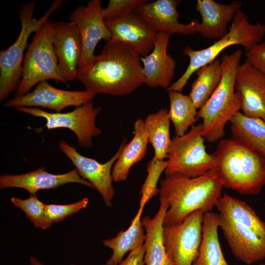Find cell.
Listing matches in <instances>:
<instances>
[{
	"label": "cell",
	"mask_w": 265,
	"mask_h": 265,
	"mask_svg": "<svg viewBox=\"0 0 265 265\" xmlns=\"http://www.w3.org/2000/svg\"><path fill=\"white\" fill-rule=\"evenodd\" d=\"M193 82L189 97L197 109L208 101L219 85L222 76L221 60L216 58L199 68Z\"/></svg>",
	"instance_id": "cell-29"
},
{
	"label": "cell",
	"mask_w": 265,
	"mask_h": 265,
	"mask_svg": "<svg viewBox=\"0 0 265 265\" xmlns=\"http://www.w3.org/2000/svg\"><path fill=\"white\" fill-rule=\"evenodd\" d=\"M170 34L157 33L152 51L141 57L144 84L151 88L160 87L167 89L174 78L176 66L172 56L167 53Z\"/></svg>",
	"instance_id": "cell-20"
},
{
	"label": "cell",
	"mask_w": 265,
	"mask_h": 265,
	"mask_svg": "<svg viewBox=\"0 0 265 265\" xmlns=\"http://www.w3.org/2000/svg\"><path fill=\"white\" fill-rule=\"evenodd\" d=\"M170 102L168 115L173 123L176 136L187 132L197 118V108L189 97L174 90L167 91Z\"/></svg>",
	"instance_id": "cell-30"
},
{
	"label": "cell",
	"mask_w": 265,
	"mask_h": 265,
	"mask_svg": "<svg viewBox=\"0 0 265 265\" xmlns=\"http://www.w3.org/2000/svg\"><path fill=\"white\" fill-rule=\"evenodd\" d=\"M202 132V124L194 125L183 135H176L172 139L165 175L194 178L214 168V158L206 150Z\"/></svg>",
	"instance_id": "cell-8"
},
{
	"label": "cell",
	"mask_w": 265,
	"mask_h": 265,
	"mask_svg": "<svg viewBox=\"0 0 265 265\" xmlns=\"http://www.w3.org/2000/svg\"><path fill=\"white\" fill-rule=\"evenodd\" d=\"M169 204L159 201V210L153 217L141 218L145 231V265H173L166 251L162 238L163 219Z\"/></svg>",
	"instance_id": "cell-22"
},
{
	"label": "cell",
	"mask_w": 265,
	"mask_h": 265,
	"mask_svg": "<svg viewBox=\"0 0 265 265\" xmlns=\"http://www.w3.org/2000/svg\"><path fill=\"white\" fill-rule=\"evenodd\" d=\"M265 35V25L257 22L251 24L240 9L235 16L228 32L209 47L199 50L189 46L185 47L183 54L189 58V63L183 74L166 89L182 92L192 75L201 67L217 58L227 48L233 45L242 46L246 52L263 41Z\"/></svg>",
	"instance_id": "cell-5"
},
{
	"label": "cell",
	"mask_w": 265,
	"mask_h": 265,
	"mask_svg": "<svg viewBox=\"0 0 265 265\" xmlns=\"http://www.w3.org/2000/svg\"><path fill=\"white\" fill-rule=\"evenodd\" d=\"M147 0H110L106 7L103 9L102 15L105 21L125 16L133 11L136 7Z\"/></svg>",
	"instance_id": "cell-34"
},
{
	"label": "cell",
	"mask_w": 265,
	"mask_h": 265,
	"mask_svg": "<svg viewBox=\"0 0 265 265\" xmlns=\"http://www.w3.org/2000/svg\"><path fill=\"white\" fill-rule=\"evenodd\" d=\"M76 79L94 95L130 94L144 83L141 56L129 46L110 39L101 53L78 68Z\"/></svg>",
	"instance_id": "cell-1"
},
{
	"label": "cell",
	"mask_w": 265,
	"mask_h": 265,
	"mask_svg": "<svg viewBox=\"0 0 265 265\" xmlns=\"http://www.w3.org/2000/svg\"><path fill=\"white\" fill-rule=\"evenodd\" d=\"M101 0H91L85 6L79 5L71 14L70 22L76 26L81 40L82 51L78 68L89 63L94 57V51L102 39L112 37L103 15Z\"/></svg>",
	"instance_id": "cell-12"
},
{
	"label": "cell",
	"mask_w": 265,
	"mask_h": 265,
	"mask_svg": "<svg viewBox=\"0 0 265 265\" xmlns=\"http://www.w3.org/2000/svg\"><path fill=\"white\" fill-rule=\"evenodd\" d=\"M246 59L265 76V40L246 52Z\"/></svg>",
	"instance_id": "cell-35"
},
{
	"label": "cell",
	"mask_w": 265,
	"mask_h": 265,
	"mask_svg": "<svg viewBox=\"0 0 265 265\" xmlns=\"http://www.w3.org/2000/svg\"><path fill=\"white\" fill-rule=\"evenodd\" d=\"M230 122L232 138L265 158V122L259 118L246 116L239 111Z\"/></svg>",
	"instance_id": "cell-26"
},
{
	"label": "cell",
	"mask_w": 265,
	"mask_h": 265,
	"mask_svg": "<svg viewBox=\"0 0 265 265\" xmlns=\"http://www.w3.org/2000/svg\"><path fill=\"white\" fill-rule=\"evenodd\" d=\"M21 112L34 117L44 118L48 130L67 128L73 131L77 138L78 145L89 148L92 146V137L99 136L101 130L95 124L101 108L95 106L93 100L66 113H51L36 107H21L16 108Z\"/></svg>",
	"instance_id": "cell-9"
},
{
	"label": "cell",
	"mask_w": 265,
	"mask_h": 265,
	"mask_svg": "<svg viewBox=\"0 0 265 265\" xmlns=\"http://www.w3.org/2000/svg\"><path fill=\"white\" fill-rule=\"evenodd\" d=\"M242 51L237 49L224 54L221 60L220 82L211 97L197 112L203 120V135L207 141L221 140L225 135V127L240 109L241 99L235 89L236 77L240 65Z\"/></svg>",
	"instance_id": "cell-4"
},
{
	"label": "cell",
	"mask_w": 265,
	"mask_h": 265,
	"mask_svg": "<svg viewBox=\"0 0 265 265\" xmlns=\"http://www.w3.org/2000/svg\"><path fill=\"white\" fill-rule=\"evenodd\" d=\"M167 166V160H159L154 157L147 163V175L140 190L139 207L144 208L154 196L159 194L157 185L159 177Z\"/></svg>",
	"instance_id": "cell-32"
},
{
	"label": "cell",
	"mask_w": 265,
	"mask_h": 265,
	"mask_svg": "<svg viewBox=\"0 0 265 265\" xmlns=\"http://www.w3.org/2000/svg\"><path fill=\"white\" fill-rule=\"evenodd\" d=\"M215 207L219 213L248 227L265 241V222L245 202L224 193L218 199Z\"/></svg>",
	"instance_id": "cell-27"
},
{
	"label": "cell",
	"mask_w": 265,
	"mask_h": 265,
	"mask_svg": "<svg viewBox=\"0 0 265 265\" xmlns=\"http://www.w3.org/2000/svg\"></svg>",
	"instance_id": "cell-39"
},
{
	"label": "cell",
	"mask_w": 265,
	"mask_h": 265,
	"mask_svg": "<svg viewBox=\"0 0 265 265\" xmlns=\"http://www.w3.org/2000/svg\"><path fill=\"white\" fill-rule=\"evenodd\" d=\"M179 0H148L135 8L133 12L156 32H162L169 34L189 35L197 33L199 23L193 20L189 23H180V14L177 7Z\"/></svg>",
	"instance_id": "cell-14"
},
{
	"label": "cell",
	"mask_w": 265,
	"mask_h": 265,
	"mask_svg": "<svg viewBox=\"0 0 265 265\" xmlns=\"http://www.w3.org/2000/svg\"><path fill=\"white\" fill-rule=\"evenodd\" d=\"M218 227V214L212 211L204 214L202 240L192 265H229L219 242Z\"/></svg>",
	"instance_id": "cell-25"
},
{
	"label": "cell",
	"mask_w": 265,
	"mask_h": 265,
	"mask_svg": "<svg viewBox=\"0 0 265 265\" xmlns=\"http://www.w3.org/2000/svg\"><path fill=\"white\" fill-rule=\"evenodd\" d=\"M75 183L94 188L88 181L82 178L75 169L63 174H54L47 172L45 167L19 175L5 174L0 176V188H23L30 194H36L41 189L58 187L65 184Z\"/></svg>",
	"instance_id": "cell-19"
},
{
	"label": "cell",
	"mask_w": 265,
	"mask_h": 265,
	"mask_svg": "<svg viewBox=\"0 0 265 265\" xmlns=\"http://www.w3.org/2000/svg\"><path fill=\"white\" fill-rule=\"evenodd\" d=\"M148 143L144 121L137 119L134 124L133 138L129 143L125 144L112 167V175L114 182H122L127 179L131 167L145 157Z\"/></svg>",
	"instance_id": "cell-23"
},
{
	"label": "cell",
	"mask_w": 265,
	"mask_h": 265,
	"mask_svg": "<svg viewBox=\"0 0 265 265\" xmlns=\"http://www.w3.org/2000/svg\"><path fill=\"white\" fill-rule=\"evenodd\" d=\"M212 155L224 187L250 195L265 185V158L239 141L221 139Z\"/></svg>",
	"instance_id": "cell-3"
},
{
	"label": "cell",
	"mask_w": 265,
	"mask_h": 265,
	"mask_svg": "<svg viewBox=\"0 0 265 265\" xmlns=\"http://www.w3.org/2000/svg\"><path fill=\"white\" fill-rule=\"evenodd\" d=\"M126 141L124 139L113 157L104 163L81 155L75 147L63 140L58 143L59 148L70 159L79 175L94 186L101 195L105 205L109 208L112 206L115 194L112 185V167L119 158Z\"/></svg>",
	"instance_id": "cell-11"
},
{
	"label": "cell",
	"mask_w": 265,
	"mask_h": 265,
	"mask_svg": "<svg viewBox=\"0 0 265 265\" xmlns=\"http://www.w3.org/2000/svg\"><path fill=\"white\" fill-rule=\"evenodd\" d=\"M159 183V201L169 204L164 226L180 223L196 211L204 213L211 212L222 196L223 187L214 168L194 178L177 174L165 175Z\"/></svg>",
	"instance_id": "cell-2"
},
{
	"label": "cell",
	"mask_w": 265,
	"mask_h": 265,
	"mask_svg": "<svg viewBox=\"0 0 265 265\" xmlns=\"http://www.w3.org/2000/svg\"><path fill=\"white\" fill-rule=\"evenodd\" d=\"M62 3L61 0H53L46 13L38 19L33 17L34 2H26L20 9L21 28L19 36L10 47L0 51V102L18 87L22 77L24 53L30 35L37 31L51 15L61 7Z\"/></svg>",
	"instance_id": "cell-6"
},
{
	"label": "cell",
	"mask_w": 265,
	"mask_h": 265,
	"mask_svg": "<svg viewBox=\"0 0 265 265\" xmlns=\"http://www.w3.org/2000/svg\"><path fill=\"white\" fill-rule=\"evenodd\" d=\"M95 95L87 90L70 91L59 89L51 85L47 80L39 83L31 92L14 97L5 103L7 107H41L56 112L65 108L80 106L93 100Z\"/></svg>",
	"instance_id": "cell-13"
},
{
	"label": "cell",
	"mask_w": 265,
	"mask_h": 265,
	"mask_svg": "<svg viewBox=\"0 0 265 265\" xmlns=\"http://www.w3.org/2000/svg\"><path fill=\"white\" fill-rule=\"evenodd\" d=\"M52 40L61 74L66 82L76 79L82 51L79 30L71 22L53 23Z\"/></svg>",
	"instance_id": "cell-16"
},
{
	"label": "cell",
	"mask_w": 265,
	"mask_h": 265,
	"mask_svg": "<svg viewBox=\"0 0 265 265\" xmlns=\"http://www.w3.org/2000/svg\"><path fill=\"white\" fill-rule=\"evenodd\" d=\"M29 265H44L43 264L41 263L39 260L34 256L29 257ZM70 265H78L76 264H71Z\"/></svg>",
	"instance_id": "cell-37"
},
{
	"label": "cell",
	"mask_w": 265,
	"mask_h": 265,
	"mask_svg": "<svg viewBox=\"0 0 265 265\" xmlns=\"http://www.w3.org/2000/svg\"><path fill=\"white\" fill-rule=\"evenodd\" d=\"M52 30L53 22L49 19L34 33L25 55L22 77L14 97L27 94L33 86L48 80L67 83L58 66Z\"/></svg>",
	"instance_id": "cell-7"
},
{
	"label": "cell",
	"mask_w": 265,
	"mask_h": 265,
	"mask_svg": "<svg viewBox=\"0 0 265 265\" xmlns=\"http://www.w3.org/2000/svg\"><path fill=\"white\" fill-rule=\"evenodd\" d=\"M204 214L196 211L180 223L163 225V243L173 265H192L197 258L202 238Z\"/></svg>",
	"instance_id": "cell-10"
},
{
	"label": "cell",
	"mask_w": 265,
	"mask_h": 265,
	"mask_svg": "<svg viewBox=\"0 0 265 265\" xmlns=\"http://www.w3.org/2000/svg\"><path fill=\"white\" fill-rule=\"evenodd\" d=\"M88 203V198L84 197L77 202L70 204H46V212L52 223L58 222L66 217L85 209Z\"/></svg>",
	"instance_id": "cell-33"
},
{
	"label": "cell",
	"mask_w": 265,
	"mask_h": 265,
	"mask_svg": "<svg viewBox=\"0 0 265 265\" xmlns=\"http://www.w3.org/2000/svg\"><path fill=\"white\" fill-rule=\"evenodd\" d=\"M259 265H265V263H261Z\"/></svg>",
	"instance_id": "cell-38"
},
{
	"label": "cell",
	"mask_w": 265,
	"mask_h": 265,
	"mask_svg": "<svg viewBox=\"0 0 265 265\" xmlns=\"http://www.w3.org/2000/svg\"><path fill=\"white\" fill-rule=\"evenodd\" d=\"M170 121L168 111L166 108L149 114L144 120L149 142L154 149V158L158 160H164L168 158L172 142Z\"/></svg>",
	"instance_id": "cell-28"
},
{
	"label": "cell",
	"mask_w": 265,
	"mask_h": 265,
	"mask_svg": "<svg viewBox=\"0 0 265 265\" xmlns=\"http://www.w3.org/2000/svg\"><path fill=\"white\" fill-rule=\"evenodd\" d=\"M10 201L24 212L35 228L46 230L51 226L52 223L46 212V204L41 201L36 194H30L28 198L25 199L13 197Z\"/></svg>",
	"instance_id": "cell-31"
},
{
	"label": "cell",
	"mask_w": 265,
	"mask_h": 265,
	"mask_svg": "<svg viewBox=\"0 0 265 265\" xmlns=\"http://www.w3.org/2000/svg\"><path fill=\"white\" fill-rule=\"evenodd\" d=\"M241 6L239 0L223 4L213 0H197L195 7L202 17L197 33L207 39H220L228 32V24Z\"/></svg>",
	"instance_id": "cell-21"
},
{
	"label": "cell",
	"mask_w": 265,
	"mask_h": 265,
	"mask_svg": "<svg viewBox=\"0 0 265 265\" xmlns=\"http://www.w3.org/2000/svg\"><path fill=\"white\" fill-rule=\"evenodd\" d=\"M143 209L139 208L127 230H121L115 237L103 241V245L112 251L109 259L103 265H117L127 252L144 243L146 234L141 220Z\"/></svg>",
	"instance_id": "cell-24"
},
{
	"label": "cell",
	"mask_w": 265,
	"mask_h": 265,
	"mask_svg": "<svg viewBox=\"0 0 265 265\" xmlns=\"http://www.w3.org/2000/svg\"><path fill=\"white\" fill-rule=\"evenodd\" d=\"M144 244L130 252L127 257L117 265H145Z\"/></svg>",
	"instance_id": "cell-36"
},
{
	"label": "cell",
	"mask_w": 265,
	"mask_h": 265,
	"mask_svg": "<svg viewBox=\"0 0 265 265\" xmlns=\"http://www.w3.org/2000/svg\"><path fill=\"white\" fill-rule=\"evenodd\" d=\"M219 227L234 256L250 265L265 259V241L251 229L218 214Z\"/></svg>",
	"instance_id": "cell-15"
},
{
	"label": "cell",
	"mask_w": 265,
	"mask_h": 265,
	"mask_svg": "<svg viewBox=\"0 0 265 265\" xmlns=\"http://www.w3.org/2000/svg\"><path fill=\"white\" fill-rule=\"evenodd\" d=\"M235 89L241 97L243 114L265 122V76L247 59L238 69Z\"/></svg>",
	"instance_id": "cell-17"
},
{
	"label": "cell",
	"mask_w": 265,
	"mask_h": 265,
	"mask_svg": "<svg viewBox=\"0 0 265 265\" xmlns=\"http://www.w3.org/2000/svg\"><path fill=\"white\" fill-rule=\"evenodd\" d=\"M111 40L127 45L141 57L153 50L157 32L133 11L121 18L105 21Z\"/></svg>",
	"instance_id": "cell-18"
}]
</instances>
